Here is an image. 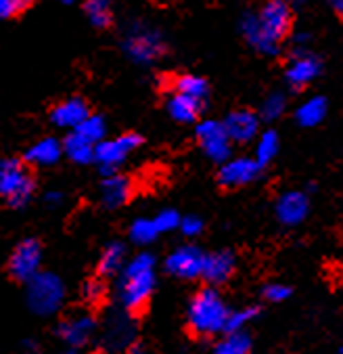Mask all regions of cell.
<instances>
[{"label":"cell","instance_id":"obj_36","mask_svg":"<svg viewBox=\"0 0 343 354\" xmlns=\"http://www.w3.org/2000/svg\"><path fill=\"white\" fill-rule=\"evenodd\" d=\"M339 354H343V348H341V350H339Z\"/></svg>","mask_w":343,"mask_h":354},{"label":"cell","instance_id":"obj_33","mask_svg":"<svg viewBox=\"0 0 343 354\" xmlns=\"http://www.w3.org/2000/svg\"><path fill=\"white\" fill-rule=\"evenodd\" d=\"M180 229H182V233H184L186 237H197V235H201V231H203V221L197 218V216H186V218H182Z\"/></svg>","mask_w":343,"mask_h":354},{"label":"cell","instance_id":"obj_11","mask_svg":"<svg viewBox=\"0 0 343 354\" xmlns=\"http://www.w3.org/2000/svg\"><path fill=\"white\" fill-rule=\"evenodd\" d=\"M320 61L312 55V53H304V55H295L287 67L285 78L289 82V86L293 88H304L310 82H314L320 74Z\"/></svg>","mask_w":343,"mask_h":354},{"label":"cell","instance_id":"obj_22","mask_svg":"<svg viewBox=\"0 0 343 354\" xmlns=\"http://www.w3.org/2000/svg\"><path fill=\"white\" fill-rule=\"evenodd\" d=\"M287 105H289V101H287V95H283V93H270L266 99H264V103H262V118L264 120H268V122H274V120H279L285 111H287Z\"/></svg>","mask_w":343,"mask_h":354},{"label":"cell","instance_id":"obj_2","mask_svg":"<svg viewBox=\"0 0 343 354\" xmlns=\"http://www.w3.org/2000/svg\"><path fill=\"white\" fill-rule=\"evenodd\" d=\"M228 315H231V310H228L224 298L216 290L205 288L193 296L188 310H186V323L195 335L210 337L216 333H226Z\"/></svg>","mask_w":343,"mask_h":354},{"label":"cell","instance_id":"obj_31","mask_svg":"<svg viewBox=\"0 0 343 354\" xmlns=\"http://www.w3.org/2000/svg\"><path fill=\"white\" fill-rule=\"evenodd\" d=\"M105 296H107V286H105V283L99 277L86 283V300L90 304H99L101 306L103 300H105Z\"/></svg>","mask_w":343,"mask_h":354},{"label":"cell","instance_id":"obj_29","mask_svg":"<svg viewBox=\"0 0 343 354\" xmlns=\"http://www.w3.org/2000/svg\"><path fill=\"white\" fill-rule=\"evenodd\" d=\"M76 134L86 138L88 143H95V140H99L103 136V120L101 118H88L84 124H80L76 128Z\"/></svg>","mask_w":343,"mask_h":354},{"label":"cell","instance_id":"obj_26","mask_svg":"<svg viewBox=\"0 0 343 354\" xmlns=\"http://www.w3.org/2000/svg\"><path fill=\"white\" fill-rule=\"evenodd\" d=\"M257 317V308L247 306L243 310H231L228 321H226V333H241L245 331V327Z\"/></svg>","mask_w":343,"mask_h":354},{"label":"cell","instance_id":"obj_25","mask_svg":"<svg viewBox=\"0 0 343 354\" xmlns=\"http://www.w3.org/2000/svg\"><path fill=\"white\" fill-rule=\"evenodd\" d=\"M105 197L109 205H119L121 201H126L130 197V183L121 176L109 178L105 183Z\"/></svg>","mask_w":343,"mask_h":354},{"label":"cell","instance_id":"obj_23","mask_svg":"<svg viewBox=\"0 0 343 354\" xmlns=\"http://www.w3.org/2000/svg\"><path fill=\"white\" fill-rule=\"evenodd\" d=\"M124 254H126V250H124V245H121V243H113V245H109V248L105 250V254H103V258H101L99 266H97V277H103V274H111V272H115V270L119 268L121 260H124Z\"/></svg>","mask_w":343,"mask_h":354},{"label":"cell","instance_id":"obj_12","mask_svg":"<svg viewBox=\"0 0 343 354\" xmlns=\"http://www.w3.org/2000/svg\"><path fill=\"white\" fill-rule=\"evenodd\" d=\"M90 118V105L82 97H72L57 103L50 109V120L57 126H80Z\"/></svg>","mask_w":343,"mask_h":354},{"label":"cell","instance_id":"obj_6","mask_svg":"<svg viewBox=\"0 0 343 354\" xmlns=\"http://www.w3.org/2000/svg\"><path fill=\"white\" fill-rule=\"evenodd\" d=\"M40 260H42V245H40V241L26 239V241H21L13 250L9 262H7V272L17 283L30 281L36 274V270L40 266Z\"/></svg>","mask_w":343,"mask_h":354},{"label":"cell","instance_id":"obj_18","mask_svg":"<svg viewBox=\"0 0 343 354\" xmlns=\"http://www.w3.org/2000/svg\"><path fill=\"white\" fill-rule=\"evenodd\" d=\"M279 147H281V140H279L277 132H274V130L259 132V136L255 138V156H253V160L264 168L266 164H270L274 158L279 156Z\"/></svg>","mask_w":343,"mask_h":354},{"label":"cell","instance_id":"obj_1","mask_svg":"<svg viewBox=\"0 0 343 354\" xmlns=\"http://www.w3.org/2000/svg\"><path fill=\"white\" fill-rule=\"evenodd\" d=\"M291 28V9L281 0H270L259 11L245 13L239 30L247 44L262 55H279L281 42Z\"/></svg>","mask_w":343,"mask_h":354},{"label":"cell","instance_id":"obj_8","mask_svg":"<svg viewBox=\"0 0 343 354\" xmlns=\"http://www.w3.org/2000/svg\"><path fill=\"white\" fill-rule=\"evenodd\" d=\"M205 254L195 245H182L166 260V268L180 279H197L203 272Z\"/></svg>","mask_w":343,"mask_h":354},{"label":"cell","instance_id":"obj_4","mask_svg":"<svg viewBox=\"0 0 343 354\" xmlns=\"http://www.w3.org/2000/svg\"><path fill=\"white\" fill-rule=\"evenodd\" d=\"M36 189V174L26 160H0V197L9 205H23Z\"/></svg>","mask_w":343,"mask_h":354},{"label":"cell","instance_id":"obj_35","mask_svg":"<svg viewBox=\"0 0 343 354\" xmlns=\"http://www.w3.org/2000/svg\"><path fill=\"white\" fill-rule=\"evenodd\" d=\"M130 354H143V350H141L139 346H136V348H132V350H130Z\"/></svg>","mask_w":343,"mask_h":354},{"label":"cell","instance_id":"obj_34","mask_svg":"<svg viewBox=\"0 0 343 354\" xmlns=\"http://www.w3.org/2000/svg\"><path fill=\"white\" fill-rule=\"evenodd\" d=\"M333 9H335V13H337L339 17H343V0H335V3H333Z\"/></svg>","mask_w":343,"mask_h":354},{"label":"cell","instance_id":"obj_28","mask_svg":"<svg viewBox=\"0 0 343 354\" xmlns=\"http://www.w3.org/2000/svg\"><path fill=\"white\" fill-rule=\"evenodd\" d=\"M130 233H132V239L136 243H149V241L155 239V235L159 231H157V227H155L153 221H136Z\"/></svg>","mask_w":343,"mask_h":354},{"label":"cell","instance_id":"obj_7","mask_svg":"<svg viewBox=\"0 0 343 354\" xmlns=\"http://www.w3.org/2000/svg\"><path fill=\"white\" fill-rule=\"evenodd\" d=\"M259 174H262V166L253 158L241 156V158H233L220 166L218 180L226 189H237V187L251 185Z\"/></svg>","mask_w":343,"mask_h":354},{"label":"cell","instance_id":"obj_30","mask_svg":"<svg viewBox=\"0 0 343 354\" xmlns=\"http://www.w3.org/2000/svg\"><path fill=\"white\" fill-rule=\"evenodd\" d=\"M262 294L268 302H285L291 296V288L285 283H268Z\"/></svg>","mask_w":343,"mask_h":354},{"label":"cell","instance_id":"obj_10","mask_svg":"<svg viewBox=\"0 0 343 354\" xmlns=\"http://www.w3.org/2000/svg\"><path fill=\"white\" fill-rule=\"evenodd\" d=\"M222 126L233 143H249V140L259 136V118L249 109L231 111Z\"/></svg>","mask_w":343,"mask_h":354},{"label":"cell","instance_id":"obj_13","mask_svg":"<svg viewBox=\"0 0 343 354\" xmlns=\"http://www.w3.org/2000/svg\"><path fill=\"white\" fill-rule=\"evenodd\" d=\"M143 143V136L141 134H124L115 140H109V143H101L97 149H95V156L103 162V164H109V166H115L119 164L121 160H126V156L136 149Z\"/></svg>","mask_w":343,"mask_h":354},{"label":"cell","instance_id":"obj_32","mask_svg":"<svg viewBox=\"0 0 343 354\" xmlns=\"http://www.w3.org/2000/svg\"><path fill=\"white\" fill-rule=\"evenodd\" d=\"M153 223H155L157 231H172V229L180 227L182 218L178 216V212H174V209H164Z\"/></svg>","mask_w":343,"mask_h":354},{"label":"cell","instance_id":"obj_15","mask_svg":"<svg viewBox=\"0 0 343 354\" xmlns=\"http://www.w3.org/2000/svg\"><path fill=\"white\" fill-rule=\"evenodd\" d=\"M201 109H203V101L193 99V97H186V95H176L174 93L168 99V111H170V115L176 122H182V124L195 122L199 118Z\"/></svg>","mask_w":343,"mask_h":354},{"label":"cell","instance_id":"obj_27","mask_svg":"<svg viewBox=\"0 0 343 354\" xmlns=\"http://www.w3.org/2000/svg\"><path fill=\"white\" fill-rule=\"evenodd\" d=\"M34 3L26 0H0V19H17L32 9Z\"/></svg>","mask_w":343,"mask_h":354},{"label":"cell","instance_id":"obj_9","mask_svg":"<svg viewBox=\"0 0 343 354\" xmlns=\"http://www.w3.org/2000/svg\"><path fill=\"white\" fill-rule=\"evenodd\" d=\"M274 212H277L279 223H283L285 227H297L308 216V212H310V199L302 191H287V193H283L277 199Z\"/></svg>","mask_w":343,"mask_h":354},{"label":"cell","instance_id":"obj_16","mask_svg":"<svg viewBox=\"0 0 343 354\" xmlns=\"http://www.w3.org/2000/svg\"><path fill=\"white\" fill-rule=\"evenodd\" d=\"M326 109H329V103L324 97H310L306 99L297 109H295V118L302 126L310 128V126H318L324 115H326Z\"/></svg>","mask_w":343,"mask_h":354},{"label":"cell","instance_id":"obj_14","mask_svg":"<svg viewBox=\"0 0 343 354\" xmlns=\"http://www.w3.org/2000/svg\"><path fill=\"white\" fill-rule=\"evenodd\" d=\"M235 272V256L231 252H216L205 254L203 272L201 277L210 283V286H222Z\"/></svg>","mask_w":343,"mask_h":354},{"label":"cell","instance_id":"obj_20","mask_svg":"<svg viewBox=\"0 0 343 354\" xmlns=\"http://www.w3.org/2000/svg\"><path fill=\"white\" fill-rule=\"evenodd\" d=\"M59 156H61V145L55 138H44L28 151L26 162L28 164H52L59 160Z\"/></svg>","mask_w":343,"mask_h":354},{"label":"cell","instance_id":"obj_5","mask_svg":"<svg viewBox=\"0 0 343 354\" xmlns=\"http://www.w3.org/2000/svg\"><path fill=\"white\" fill-rule=\"evenodd\" d=\"M197 138L203 153L212 162L226 164L233 153V140L228 138L222 122L218 120H205L197 126Z\"/></svg>","mask_w":343,"mask_h":354},{"label":"cell","instance_id":"obj_21","mask_svg":"<svg viewBox=\"0 0 343 354\" xmlns=\"http://www.w3.org/2000/svg\"><path fill=\"white\" fill-rule=\"evenodd\" d=\"M65 151H67V156H70L74 162H82V164L90 162L92 156H95L92 143H88L86 138H82L76 132L65 138Z\"/></svg>","mask_w":343,"mask_h":354},{"label":"cell","instance_id":"obj_19","mask_svg":"<svg viewBox=\"0 0 343 354\" xmlns=\"http://www.w3.org/2000/svg\"><path fill=\"white\" fill-rule=\"evenodd\" d=\"M251 352V337L241 333H226L224 339H220L210 354H249Z\"/></svg>","mask_w":343,"mask_h":354},{"label":"cell","instance_id":"obj_3","mask_svg":"<svg viewBox=\"0 0 343 354\" xmlns=\"http://www.w3.org/2000/svg\"><path fill=\"white\" fill-rule=\"evenodd\" d=\"M153 258L149 254H141L128 266L121 286V300L130 315H139L147 308L153 294Z\"/></svg>","mask_w":343,"mask_h":354},{"label":"cell","instance_id":"obj_17","mask_svg":"<svg viewBox=\"0 0 343 354\" xmlns=\"http://www.w3.org/2000/svg\"><path fill=\"white\" fill-rule=\"evenodd\" d=\"M172 91L176 95H186V97H193V99H199L203 101L208 97V82L201 76H193V74H182V76H176L172 80Z\"/></svg>","mask_w":343,"mask_h":354},{"label":"cell","instance_id":"obj_24","mask_svg":"<svg viewBox=\"0 0 343 354\" xmlns=\"http://www.w3.org/2000/svg\"><path fill=\"white\" fill-rule=\"evenodd\" d=\"M84 11H86V15L90 17V21L95 24V28H99V30L111 28V24H113V13H111L109 3H95V0H90V3L84 5Z\"/></svg>","mask_w":343,"mask_h":354}]
</instances>
